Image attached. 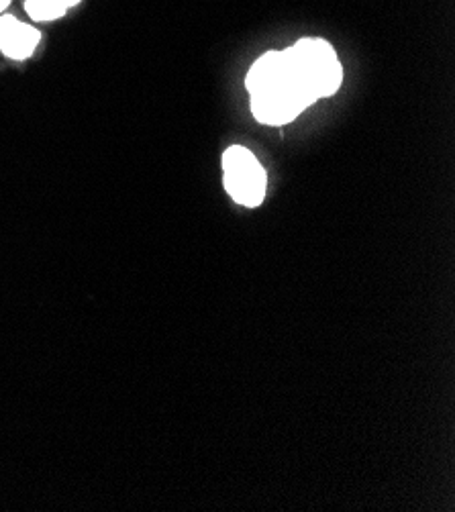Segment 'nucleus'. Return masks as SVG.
I'll return each instance as SVG.
<instances>
[{"instance_id": "f257e3e1", "label": "nucleus", "mask_w": 455, "mask_h": 512, "mask_svg": "<svg viewBox=\"0 0 455 512\" xmlns=\"http://www.w3.org/2000/svg\"><path fill=\"white\" fill-rule=\"evenodd\" d=\"M256 121L270 127L292 123L319 100L294 47L266 51L245 76Z\"/></svg>"}, {"instance_id": "7ed1b4c3", "label": "nucleus", "mask_w": 455, "mask_h": 512, "mask_svg": "<svg viewBox=\"0 0 455 512\" xmlns=\"http://www.w3.org/2000/svg\"><path fill=\"white\" fill-rule=\"evenodd\" d=\"M292 47L317 98L333 96L343 82V66L333 45L321 37H305L298 39Z\"/></svg>"}, {"instance_id": "20e7f679", "label": "nucleus", "mask_w": 455, "mask_h": 512, "mask_svg": "<svg viewBox=\"0 0 455 512\" xmlns=\"http://www.w3.org/2000/svg\"><path fill=\"white\" fill-rule=\"evenodd\" d=\"M41 41V33L15 19L13 15H0V51L9 58L23 62L35 54V49Z\"/></svg>"}, {"instance_id": "39448f33", "label": "nucleus", "mask_w": 455, "mask_h": 512, "mask_svg": "<svg viewBox=\"0 0 455 512\" xmlns=\"http://www.w3.org/2000/svg\"><path fill=\"white\" fill-rule=\"evenodd\" d=\"M25 11L35 21H56L66 15L64 9L49 0H25Z\"/></svg>"}, {"instance_id": "0eeeda50", "label": "nucleus", "mask_w": 455, "mask_h": 512, "mask_svg": "<svg viewBox=\"0 0 455 512\" xmlns=\"http://www.w3.org/2000/svg\"><path fill=\"white\" fill-rule=\"evenodd\" d=\"M11 5V0H0V15H3L7 11V7Z\"/></svg>"}, {"instance_id": "423d86ee", "label": "nucleus", "mask_w": 455, "mask_h": 512, "mask_svg": "<svg viewBox=\"0 0 455 512\" xmlns=\"http://www.w3.org/2000/svg\"><path fill=\"white\" fill-rule=\"evenodd\" d=\"M49 3H54V5H58L60 9H64L66 13L70 11V9H74L80 0H49Z\"/></svg>"}, {"instance_id": "f03ea898", "label": "nucleus", "mask_w": 455, "mask_h": 512, "mask_svg": "<svg viewBox=\"0 0 455 512\" xmlns=\"http://www.w3.org/2000/svg\"><path fill=\"white\" fill-rule=\"evenodd\" d=\"M223 182L227 194L247 209L264 202L268 190V174L258 158L243 145H231L223 153Z\"/></svg>"}]
</instances>
